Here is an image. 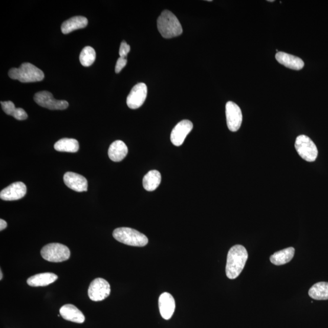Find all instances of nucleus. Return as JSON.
<instances>
[{"instance_id": "nucleus-1", "label": "nucleus", "mask_w": 328, "mask_h": 328, "mask_svg": "<svg viewBox=\"0 0 328 328\" xmlns=\"http://www.w3.org/2000/svg\"><path fill=\"white\" fill-rule=\"evenodd\" d=\"M248 259V253L244 246L235 245L230 248L227 258V277L230 279L238 277L244 269Z\"/></svg>"}, {"instance_id": "nucleus-2", "label": "nucleus", "mask_w": 328, "mask_h": 328, "mask_svg": "<svg viewBox=\"0 0 328 328\" xmlns=\"http://www.w3.org/2000/svg\"><path fill=\"white\" fill-rule=\"evenodd\" d=\"M157 25L159 32L165 38L176 37L183 33L180 22L176 16L168 10L161 13L158 19Z\"/></svg>"}, {"instance_id": "nucleus-3", "label": "nucleus", "mask_w": 328, "mask_h": 328, "mask_svg": "<svg viewBox=\"0 0 328 328\" xmlns=\"http://www.w3.org/2000/svg\"><path fill=\"white\" fill-rule=\"evenodd\" d=\"M12 79L22 83L40 82L45 77L43 71L31 63H24L18 68H12L8 73Z\"/></svg>"}, {"instance_id": "nucleus-4", "label": "nucleus", "mask_w": 328, "mask_h": 328, "mask_svg": "<svg viewBox=\"0 0 328 328\" xmlns=\"http://www.w3.org/2000/svg\"><path fill=\"white\" fill-rule=\"evenodd\" d=\"M113 235L117 241L128 246L143 247L148 243L147 236L138 230L129 227L116 229L114 230Z\"/></svg>"}, {"instance_id": "nucleus-5", "label": "nucleus", "mask_w": 328, "mask_h": 328, "mask_svg": "<svg viewBox=\"0 0 328 328\" xmlns=\"http://www.w3.org/2000/svg\"><path fill=\"white\" fill-rule=\"evenodd\" d=\"M41 255L45 260L59 263L68 260L70 257L71 252L66 246L60 243H51L42 248Z\"/></svg>"}, {"instance_id": "nucleus-6", "label": "nucleus", "mask_w": 328, "mask_h": 328, "mask_svg": "<svg viewBox=\"0 0 328 328\" xmlns=\"http://www.w3.org/2000/svg\"><path fill=\"white\" fill-rule=\"evenodd\" d=\"M295 147L298 155L304 160L308 162L316 160L318 156L317 146L308 136H298L295 141Z\"/></svg>"}, {"instance_id": "nucleus-7", "label": "nucleus", "mask_w": 328, "mask_h": 328, "mask_svg": "<svg viewBox=\"0 0 328 328\" xmlns=\"http://www.w3.org/2000/svg\"><path fill=\"white\" fill-rule=\"evenodd\" d=\"M34 99L38 105L51 110H65L69 106L66 100L55 99L53 94L47 91L35 94Z\"/></svg>"}, {"instance_id": "nucleus-8", "label": "nucleus", "mask_w": 328, "mask_h": 328, "mask_svg": "<svg viewBox=\"0 0 328 328\" xmlns=\"http://www.w3.org/2000/svg\"><path fill=\"white\" fill-rule=\"evenodd\" d=\"M111 293V288L108 282L101 278L94 280L89 289V296L94 301L105 300Z\"/></svg>"}, {"instance_id": "nucleus-9", "label": "nucleus", "mask_w": 328, "mask_h": 328, "mask_svg": "<svg viewBox=\"0 0 328 328\" xmlns=\"http://www.w3.org/2000/svg\"><path fill=\"white\" fill-rule=\"evenodd\" d=\"M226 115L227 124L230 131L235 132L241 127L243 115L239 106L230 101L226 103Z\"/></svg>"}, {"instance_id": "nucleus-10", "label": "nucleus", "mask_w": 328, "mask_h": 328, "mask_svg": "<svg viewBox=\"0 0 328 328\" xmlns=\"http://www.w3.org/2000/svg\"><path fill=\"white\" fill-rule=\"evenodd\" d=\"M147 96V87L144 83H139L133 88L126 99V104L129 108L136 110L141 107Z\"/></svg>"}, {"instance_id": "nucleus-11", "label": "nucleus", "mask_w": 328, "mask_h": 328, "mask_svg": "<svg viewBox=\"0 0 328 328\" xmlns=\"http://www.w3.org/2000/svg\"><path fill=\"white\" fill-rule=\"evenodd\" d=\"M193 128L192 122L188 120H183L179 122L172 130L170 140L175 146H181Z\"/></svg>"}, {"instance_id": "nucleus-12", "label": "nucleus", "mask_w": 328, "mask_h": 328, "mask_svg": "<svg viewBox=\"0 0 328 328\" xmlns=\"http://www.w3.org/2000/svg\"><path fill=\"white\" fill-rule=\"evenodd\" d=\"M27 188L22 182H16L4 188L0 193V198L4 201L21 199L27 194Z\"/></svg>"}, {"instance_id": "nucleus-13", "label": "nucleus", "mask_w": 328, "mask_h": 328, "mask_svg": "<svg viewBox=\"0 0 328 328\" xmlns=\"http://www.w3.org/2000/svg\"><path fill=\"white\" fill-rule=\"evenodd\" d=\"M63 180L68 187L77 192H83L88 190V181L82 175L73 172H67L64 175Z\"/></svg>"}, {"instance_id": "nucleus-14", "label": "nucleus", "mask_w": 328, "mask_h": 328, "mask_svg": "<svg viewBox=\"0 0 328 328\" xmlns=\"http://www.w3.org/2000/svg\"><path fill=\"white\" fill-rule=\"evenodd\" d=\"M159 308L161 316L165 320L170 319L175 310L174 298L168 292L162 294L159 298Z\"/></svg>"}, {"instance_id": "nucleus-15", "label": "nucleus", "mask_w": 328, "mask_h": 328, "mask_svg": "<svg viewBox=\"0 0 328 328\" xmlns=\"http://www.w3.org/2000/svg\"><path fill=\"white\" fill-rule=\"evenodd\" d=\"M275 58L282 65L291 70H300L304 65L303 61L301 58L284 52H278L275 55Z\"/></svg>"}, {"instance_id": "nucleus-16", "label": "nucleus", "mask_w": 328, "mask_h": 328, "mask_svg": "<svg viewBox=\"0 0 328 328\" xmlns=\"http://www.w3.org/2000/svg\"><path fill=\"white\" fill-rule=\"evenodd\" d=\"M60 316L64 320L77 323H83L85 320L83 314L73 304L64 305L60 310Z\"/></svg>"}, {"instance_id": "nucleus-17", "label": "nucleus", "mask_w": 328, "mask_h": 328, "mask_svg": "<svg viewBox=\"0 0 328 328\" xmlns=\"http://www.w3.org/2000/svg\"><path fill=\"white\" fill-rule=\"evenodd\" d=\"M57 278V275L53 273H41L29 278L27 283L32 287H47L56 281Z\"/></svg>"}, {"instance_id": "nucleus-18", "label": "nucleus", "mask_w": 328, "mask_h": 328, "mask_svg": "<svg viewBox=\"0 0 328 328\" xmlns=\"http://www.w3.org/2000/svg\"><path fill=\"white\" fill-rule=\"evenodd\" d=\"M88 19L83 16H76L64 21L61 26V30L64 34H68L77 29H83L88 25Z\"/></svg>"}, {"instance_id": "nucleus-19", "label": "nucleus", "mask_w": 328, "mask_h": 328, "mask_svg": "<svg viewBox=\"0 0 328 328\" xmlns=\"http://www.w3.org/2000/svg\"><path fill=\"white\" fill-rule=\"evenodd\" d=\"M128 147L122 141H116L112 143L109 148L108 157L114 162H120L128 154Z\"/></svg>"}, {"instance_id": "nucleus-20", "label": "nucleus", "mask_w": 328, "mask_h": 328, "mask_svg": "<svg viewBox=\"0 0 328 328\" xmlns=\"http://www.w3.org/2000/svg\"><path fill=\"white\" fill-rule=\"evenodd\" d=\"M295 254L294 248H288L275 252L270 257L272 264L280 266L287 264L291 261Z\"/></svg>"}, {"instance_id": "nucleus-21", "label": "nucleus", "mask_w": 328, "mask_h": 328, "mask_svg": "<svg viewBox=\"0 0 328 328\" xmlns=\"http://www.w3.org/2000/svg\"><path fill=\"white\" fill-rule=\"evenodd\" d=\"M161 175L160 171L151 170L143 179V186L148 191H154L160 186Z\"/></svg>"}, {"instance_id": "nucleus-22", "label": "nucleus", "mask_w": 328, "mask_h": 328, "mask_svg": "<svg viewBox=\"0 0 328 328\" xmlns=\"http://www.w3.org/2000/svg\"><path fill=\"white\" fill-rule=\"evenodd\" d=\"M309 295L314 300H328V282H319L313 285L309 291Z\"/></svg>"}, {"instance_id": "nucleus-23", "label": "nucleus", "mask_w": 328, "mask_h": 328, "mask_svg": "<svg viewBox=\"0 0 328 328\" xmlns=\"http://www.w3.org/2000/svg\"><path fill=\"white\" fill-rule=\"evenodd\" d=\"M55 150L58 151L76 152L79 149V144L76 139L63 138L54 145Z\"/></svg>"}, {"instance_id": "nucleus-24", "label": "nucleus", "mask_w": 328, "mask_h": 328, "mask_svg": "<svg viewBox=\"0 0 328 328\" xmlns=\"http://www.w3.org/2000/svg\"><path fill=\"white\" fill-rule=\"evenodd\" d=\"M3 111L8 115L12 116L18 121H24L28 118L27 112L23 108H16L14 103L11 101L1 102Z\"/></svg>"}, {"instance_id": "nucleus-25", "label": "nucleus", "mask_w": 328, "mask_h": 328, "mask_svg": "<svg viewBox=\"0 0 328 328\" xmlns=\"http://www.w3.org/2000/svg\"><path fill=\"white\" fill-rule=\"evenodd\" d=\"M96 58V54L94 49L91 47H86L81 51L79 59L83 67H88L93 64Z\"/></svg>"}, {"instance_id": "nucleus-26", "label": "nucleus", "mask_w": 328, "mask_h": 328, "mask_svg": "<svg viewBox=\"0 0 328 328\" xmlns=\"http://www.w3.org/2000/svg\"><path fill=\"white\" fill-rule=\"evenodd\" d=\"M129 51H130V47L126 43L125 41H123L119 49V54L120 57L126 58Z\"/></svg>"}, {"instance_id": "nucleus-27", "label": "nucleus", "mask_w": 328, "mask_h": 328, "mask_svg": "<svg viewBox=\"0 0 328 328\" xmlns=\"http://www.w3.org/2000/svg\"><path fill=\"white\" fill-rule=\"evenodd\" d=\"M126 63H127V60H126V58L120 57L116 62L115 72L116 73H119L121 72L123 68L126 66Z\"/></svg>"}, {"instance_id": "nucleus-28", "label": "nucleus", "mask_w": 328, "mask_h": 328, "mask_svg": "<svg viewBox=\"0 0 328 328\" xmlns=\"http://www.w3.org/2000/svg\"><path fill=\"white\" fill-rule=\"evenodd\" d=\"M7 226V223H6L5 220L2 219L0 220V230H1V231L5 229Z\"/></svg>"}, {"instance_id": "nucleus-29", "label": "nucleus", "mask_w": 328, "mask_h": 328, "mask_svg": "<svg viewBox=\"0 0 328 328\" xmlns=\"http://www.w3.org/2000/svg\"><path fill=\"white\" fill-rule=\"evenodd\" d=\"M3 278V274H2V271H0V280H2Z\"/></svg>"}, {"instance_id": "nucleus-30", "label": "nucleus", "mask_w": 328, "mask_h": 328, "mask_svg": "<svg viewBox=\"0 0 328 328\" xmlns=\"http://www.w3.org/2000/svg\"><path fill=\"white\" fill-rule=\"evenodd\" d=\"M268 2H274V0H268Z\"/></svg>"}]
</instances>
